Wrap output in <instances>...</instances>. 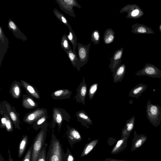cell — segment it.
<instances>
[{
	"instance_id": "cell-8",
	"label": "cell",
	"mask_w": 161,
	"mask_h": 161,
	"mask_svg": "<svg viewBox=\"0 0 161 161\" xmlns=\"http://www.w3.org/2000/svg\"><path fill=\"white\" fill-rule=\"evenodd\" d=\"M120 13L126 12L127 19H137L143 15L144 12L141 8L136 4H127L119 11Z\"/></svg>"
},
{
	"instance_id": "cell-42",
	"label": "cell",
	"mask_w": 161,
	"mask_h": 161,
	"mask_svg": "<svg viewBox=\"0 0 161 161\" xmlns=\"http://www.w3.org/2000/svg\"><path fill=\"white\" fill-rule=\"evenodd\" d=\"M103 161H129L125 160H119L114 158H107L104 160Z\"/></svg>"
},
{
	"instance_id": "cell-41",
	"label": "cell",
	"mask_w": 161,
	"mask_h": 161,
	"mask_svg": "<svg viewBox=\"0 0 161 161\" xmlns=\"http://www.w3.org/2000/svg\"><path fill=\"white\" fill-rule=\"evenodd\" d=\"M2 116V117L1 119V122L0 124V128H4L5 127V124L6 122V114H0Z\"/></svg>"
},
{
	"instance_id": "cell-14",
	"label": "cell",
	"mask_w": 161,
	"mask_h": 161,
	"mask_svg": "<svg viewBox=\"0 0 161 161\" xmlns=\"http://www.w3.org/2000/svg\"><path fill=\"white\" fill-rule=\"evenodd\" d=\"M8 41V38L4 35L3 29L0 26V66L4 56L7 51Z\"/></svg>"
},
{
	"instance_id": "cell-3",
	"label": "cell",
	"mask_w": 161,
	"mask_h": 161,
	"mask_svg": "<svg viewBox=\"0 0 161 161\" xmlns=\"http://www.w3.org/2000/svg\"><path fill=\"white\" fill-rule=\"evenodd\" d=\"M4 114L8 116L11 120L15 128L21 130L20 114L16 111L14 106L12 107L8 102L4 100L0 103V114Z\"/></svg>"
},
{
	"instance_id": "cell-33",
	"label": "cell",
	"mask_w": 161,
	"mask_h": 161,
	"mask_svg": "<svg viewBox=\"0 0 161 161\" xmlns=\"http://www.w3.org/2000/svg\"><path fill=\"white\" fill-rule=\"evenodd\" d=\"M53 12L55 16L58 19L68 26L69 23L66 17L64 14L56 8L53 9Z\"/></svg>"
},
{
	"instance_id": "cell-2",
	"label": "cell",
	"mask_w": 161,
	"mask_h": 161,
	"mask_svg": "<svg viewBox=\"0 0 161 161\" xmlns=\"http://www.w3.org/2000/svg\"><path fill=\"white\" fill-rule=\"evenodd\" d=\"M48 123L42 128L34 138L32 144L31 161H36L39 154L44 146L47 135Z\"/></svg>"
},
{
	"instance_id": "cell-4",
	"label": "cell",
	"mask_w": 161,
	"mask_h": 161,
	"mask_svg": "<svg viewBox=\"0 0 161 161\" xmlns=\"http://www.w3.org/2000/svg\"><path fill=\"white\" fill-rule=\"evenodd\" d=\"M146 112L147 119L154 126L157 127L161 121V107L151 103L149 100L146 106Z\"/></svg>"
},
{
	"instance_id": "cell-44",
	"label": "cell",
	"mask_w": 161,
	"mask_h": 161,
	"mask_svg": "<svg viewBox=\"0 0 161 161\" xmlns=\"http://www.w3.org/2000/svg\"><path fill=\"white\" fill-rule=\"evenodd\" d=\"M159 29L160 33H161V23L159 26Z\"/></svg>"
},
{
	"instance_id": "cell-26",
	"label": "cell",
	"mask_w": 161,
	"mask_h": 161,
	"mask_svg": "<svg viewBox=\"0 0 161 161\" xmlns=\"http://www.w3.org/2000/svg\"><path fill=\"white\" fill-rule=\"evenodd\" d=\"M135 119V117L133 116L126 121L122 130L121 137L130 135L134 128Z\"/></svg>"
},
{
	"instance_id": "cell-20",
	"label": "cell",
	"mask_w": 161,
	"mask_h": 161,
	"mask_svg": "<svg viewBox=\"0 0 161 161\" xmlns=\"http://www.w3.org/2000/svg\"><path fill=\"white\" fill-rule=\"evenodd\" d=\"M130 135L121 137L117 141L116 144L112 148L111 154L118 153L124 150L127 147V141Z\"/></svg>"
},
{
	"instance_id": "cell-12",
	"label": "cell",
	"mask_w": 161,
	"mask_h": 161,
	"mask_svg": "<svg viewBox=\"0 0 161 161\" xmlns=\"http://www.w3.org/2000/svg\"><path fill=\"white\" fill-rule=\"evenodd\" d=\"M123 50V47L116 50L112 56L109 60L110 63L109 65V67L111 69L112 73L118 67L122 62L121 59Z\"/></svg>"
},
{
	"instance_id": "cell-23",
	"label": "cell",
	"mask_w": 161,
	"mask_h": 161,
	"mask_svg": "<svg viewBox=\"0 0 161 161\" xmlns=\"http://www.w3.org/2000/svg\"><path fill=\"white\" fill-rule=\"evenodd\" d=\"M22 105L26 109H31L38 107V104L33 97L28 94H23L22 96Z\"/></svg>"
},
{
	"instance_id": "cell-5",
	"label": "cell",
	"mask_w": 161,
	"mask_h": 161,
	"mask_svg": "<svg viewBox=\"0 0 161 161\" xmlns=\"http://www.w3.org/2000/svg\"><path fill=\"white\" fill-rule=\"evenodd\" d=\"M71 119L70 115L65 109L61 108H54L53 110L51 127L54 128L57 124L58 127V131L59 132L64 121L69 122Z\"/></svg>"
},
{
	"instance_id": "cell-31",
	"label": "cell",
	"mask_w": 161,
	"mask_h": 161,
	"mask_svg": "<svg viewBox=\"0 0 161 161\" xmlns=\"http://www.w3.org/2000/svg\"><path fill=\"white\" fill-rule=\"evenodd\" d=\"M67 27L69 30V33L68 35H67V37L68 40L72 44L74 52L76 54L75 50L77 45V37L69 23Z\"/></svg>"
},
{
	"instance_id": "cell-9",
	"label": "cell",
	"mask_w": 161,
	"mask_h": 161,
	"mask_svg": "<svg viewBox=\"0 0 161 161\" xmlns=\"http://www.w3.org/2000/svg\"><path fill=\"white\" fill-rule=\"evenodd\" d=\"M136 75L161 79V70L152 64L147 63L142 69L136 73Z\"/></svg>"
},
{
	"instance_id": "cell-32",
	"label": "cell",
	"mask_w": 161,
	"mask_h": 161,
	"mask_svg": "<svg viewBox=\"0 0 161 161\" xmlns=\"http://www.w3.org/2000/svg\"><path fill=\"white\" fill-rule=\"evenodd\" d=\"M64 51L67 55L72 65L74 68H75L78 58L76 54L71 49L68 51Z\"/></svg>"
},
{
	"instance_id": "cell-24",
	"label": "cell",
	"mask_w": 161,
	"mask_h": 161,
	"mask_svg": "<svg viewBox=\"0 0 161 161\" xmlns=\"http://www.w3.org/2000/svg\"><path fill=\"white\" fill-rule=\"evenodd\" d=\"M125 65L124 64H120L113 73L114 82H121L125 76Z\"/></svg>"
},
{
	"instance_id": "cell-27",
	"label": "cell",
	"mask_w": 161,
	"mask_h": 161,
	"mask_svg": "<svg viewBox=\"0 0 161 161\" xmlns=\"http://www.w3.org/2000/svg\"><path fill=\"white\" fill-rule=\"evenodd\" d=\"M28 142V137L27 135H23L18 146V156L21 158L25 152Z\"/></svg>"
},
{
	"instance_id": "cell-30",
	"label": "cell",
	"mask_w": 161,
	"mask_h": 161,
	"mask_svg": "<svg viewBox=\"0 0 161 161\" xmlns=\"http://www.w3.org/2000/svg\"><path fill=\"white\" fill-rule=\"evenodd\" d=\"M99 141L98 139L92 140L85 145L80 155L83 157L87 155L95 147Z\"/></svg>"
},
{
	"instance_id": "cell-37",
	"label": "cell",
	"mask_w": 161,
	"mask_h": 161,
	"mask_svg": "<svg viewBox=\"0 0 161 161\" xmlns=\"http://www.w3.org/2000/svg\"><path fill=\"white\" fill-rule=\"evenodd\" d=\"M5 114L6 120L5 128L7 131L12 132L13 130V124L8 116Z\"/></svg>"
},
{
	"instance_id": "cell-28",
	"label": "cell",
	"mask_w": 161,
	"mask_h": 161,
	"mask_svg": "<svg viewBox=\"0 0 161 161\" xmlns=\"http://www.w3.org/2000/svg\"><path fill=\"white\" fill-rule=\"evenodd\" d=\"M48 118L47 113H46L42 116L32 125L33 128L36 130L37 131L40 129H42L47 123V122Z\"/></svg>"
},
{
	"instance_id": "cell-16",
	"label": "cell",
	"mask_w": 161,
	"mask_h": 161,
	"mask_svg": "<svg viewBox=\"0 0 161 161\" xmlns=\"http://www.w3.org/2000/svg\"><path fill=\"white\" fill-rule=\"evenodd\" d=\"M147 139V137L144 135L142 134L140 135H137L136 132L134 131L131 151H134L141 147L146 142Z\"/></svg>"
},
{
	"instance_id": "cell-10",
	"label": "cell",
	"mask_w": 161,
	"mask_h": 161,
	"mask_svg": "<svg viewBox=\"0 0 161 161\" xmlns=\"http://www.w3.org/2000/svg\"><path fill=\"white\" fill-rule=\"evenodd\" d=\"M47 113V109L44 108H38L26 114L23 118V121L30 125L33 124L37 119Z\"/></svg>"
},
{
	"instance_id": "cell-6",
	"label": "cell",
	"mask_w": 161,
	"mask_h": 161,
	"mask_svg": "<svg viewBox=\"0 0 161 161\" xmlns=\"http://www.w3.org/2000/svg\"><path fill=\"white\" fill-rule=\"evenodd\" d=\"M91 44L90 43L85 45L80 43H77L78 58L76 68L79 72L80 68L86 64L88 61Z\"/></svg>"
},
{
	"instance_id": "cell-35",
	"label": "cell",
	"mask_w": 161,
	"mask_h": 161,
	"mask_svg": "<svg viewBox=\"0 0 161 161\" xmlns=\"http://www.w3.org/2000/svg\"><path fill=\"white\" fill-rule=\"evenodd\" d=\"M100 38V32L97 30L93 31L91 34V40L95 44L99 43Z\"/></svg>"
},
{
	"instance_id": "cell-22",
	"label": "cell",
	"mask_w": 161,
	"mask_h": 161,
	"mask_svg": "<svg viewBox=\"0 0 161 161\" xmlns=\"http://www.w3.org/2000/svg\"><path fill=\"white\" fill-rule=\"evenodd\" d=\"M21 86L20 82L16 80H14L12 83L9 92L13 98L19 99L21 97Z\"/></svg>"
},
{
	"instance_id": "cell-39",
	"label": "cell",
	"mask_w": 161,
	"mask_h": 161,
	"mask_svg": "<svg viewBox=\"0 0 161 161\" xmlns=\"http://www.w3.org/2000/svg\"><path fill=\"white\" fill-rule=\"evenodd\" d=\"M75 158L69 149L68 148L64 156L63 161H75Z\"/></svg>"
},
{
	"instance_id": "cell-1",
	"label": "cell",
	"mask_w": 161,
	"mask_h": 161,
	"mask_svg": "<svg viewBox=\"0 0 161 161\" xmlns=\"http://www.w3.org/2000/svg\"><path fill=\"white\" fill-rule=\"evenodd\" d=\"M65 154L59 140L53 133L46 161H63Z\"/></svg>"
},
{
	"instance_id": "cell-34",
	"label": "cell",
	"mask_w": 161,
	"mask_h": 161,
	"mask_svg": "<svg viewBox=\"0 0 161 161\" xmlns=\"http://www.w3.org/2000/svg\"><path fill=\"white\" fill-rule=\"evenodd\" d=\"M60 44L61 47L64 51H68L71 49L69 43L67 35L64 34L62 36Z\"/></svg>"
},
{
	"instance_id": "cell-40",
	"label": "cell",
	"mask_w": 161,
	"mask_h": 161,
	"mask_svg": "<svg viewBox=\"0 0 161 161\" xmlns=\"http://www.w3.org/2000/svg\"><path fill=\"white\" fill-rule=\"evenodd\" d=\"M32 146L31 145L21 161H31Z\"/></svg>"
},
{
	"instance_id": "cell-13",
	"label": "cell",
	"mask_w": 161,
	"mask_h": 161,
	"mask_svg": "<svg viewBox=\"0 0 161 161\" xmlns=\"http://www.w3.org/2000/svg\"><path fill=\"white\" fill-rule=\"evenodd\" d=\"M76 91L77 92L74 98L76 99L77 102L81 103L85 105V98L87 92V86L83 77L82 81L79 85Z\"/></svg>"
},
{
	"instance_id": "cell-19",
	"label": "cell",
	"mask_w": 161,
	"mask_h": 161,
	"mask_svg": "<svg viewBox=\"0 0 161 161\" xmlns=\"http://www.w3.org/2000/svg\"><path fill=\"white\" fill-rule=\"evenodd\" d=\"M75 114L77 121L80 122L83 126L89 129L90 125H92V120L84 111H79L76 112Z\"/></svg>"
},
{
	"instance_id": "cell-15",
	"label": "cell",
	"mask_w": 161,
	"mask_h": 161,
	"mask_svg": "<svg viewBox=\"0 0 161 161\" xmlns=\"http://www.w3.org/2000/svg\"><path fill=\"white\" fill-rule=\"evenodd\" d=\"M20 82L22 86L28 95L36 99H40V96L38 91L33 85L22 80H20Z\"/></svg>"
},
{
	"instance_id": "cell-36",
	"label": "cell",
	"mask_w": 161,
	"mask_h": 161,
	"mask_svg": "<svg viewBox=\"0 0 161 161\" xmlns=\"http://www.w3.org/2000/svg\"><path fill=\"white\" fill-rule=\"evenodd\" d=\"M98 87L97 83H94L91 86L88 91V96L90 99L91 100L93 98L97 90Z\"/></svg>"
},
{
	"instance_id": "cell-17",
	"label": "cell",
	"mask_w": 161,
	"mask_h": 161,
	"mask_svg": "<svg viewBox=\"0 0 161 161\" xmlns=\"http://www.w3.org/2000/svg\"><path fill=\"white\" fill-rule=\"evenodd\" d=\"M8 28L13 32L14 36L17 38L22 40L23 41L26 40L27 38L19 30L16 24L11 19L8 20Z\"/></svg>"
},
{
	"instance_id": "cell-43",
	"label": "cell",
	"mask_w": 161,
	"mask_h": 161,
	"mask_svg": "<svg viewBox=\"0 0 161 161\" xmlns=\"http://www.w3.org/2000/svg\"><path fill=\"white\" fill-rule=\"evenodd\" d=\"M8 161H14L13 159L11 157L10 150H9V147H8Z\"/></svg>"
},
{
	"instance_id": "cell-18",
	"label": "cell",
	"mask_w": 161,
	"mask_h": 161,
	"mask_svg": "<svg viewBox=\"0 0 161 161\" xmlns=\"http://www.w3.org/2000/svg\"><path fill=\"white\" fill-rule=\"evenodd\" d=\"M131 32L136 34H153L154 31L151 28L142 24L136 23L131 26Z\"/></svg>"
},
{
	"instance_id": "cell-25",
	"label": "cell",
	"mask_w": 161,
	"mask_h": 161,
	"mask_svg": "<svg viewBox=\"0 0 161 161\" xmlns=\"http://www.w3.org/2000/svg\"><path fill=\"white\" fill-rule=\"evenodd\" d=\"M147 88V85L143 83H139L130 90L128 97L138 98Z\"/></svg>"
},
{
	"instance_id": "cell-38",
	"label": "cell",
	"mask_w": 161,
	"mask_h": 161,
	"mask_svg": "<svg viewBox=\"0 0 161 161\" xmlns=\"http://www.w3.org/2000/svg\"><path fill=\"white\" fill-rule=\"evenodd\" d=\"M48 145L47 144L44 147L42 151L39 154L36 161H46L47 155L46 147Z\"/></svg>"
},
{
	"instance_id": "cell-29",
	"label": "cell",
	"mask_w": 161,
	"mask_h": 161,
	"mask_svg": "<svg viewBox=\"0 0 161 161\" xmlns=\"http://www.w3.org/2000/svg\"><path fill=\"white\" fill-rule=\"evenodd\" d=\"M115 38L114 31L112 28L106 29L103 36V40L104 44H109L112 43Z\"/></svg>"
},
{
	"instance_id": "cell-11",
	"label": "cell",
	"mask_w": 161,
	"mask_h": 161,
	"mask_svg": "<svg viewBox=\"0 0 161 161\" xmlns=\"http://www.w3.org/2000/svg\"><path fill=\"white\" fill-rule=\"evenodd\" d=\"M67 130L66 132L68 142L71 147L73 145L82 140L80 132L75 129L67 125Z\"/></svg>"
},
{
	"instance_id": "cell-7",
	"label": "cell",
	"mask_w": 161,
	"mask_h": 161,
	"mask_svg": "<svg viewBox=\"0 0 161 161\" xmlns=\"http://www.w3.org/2000/svg\"><path fill=\"white\" fill-rule=\"evenodd\" d=\"M60 8L66 13L75 18V15L73 8H80L81 7L76 0H55Z\"/></svg>"
},
{
	"instance_id": "cell-21",
	"label": "cell",
	"mask_w": 161,
	"mask_h": 161,
	"mask_svg": "<svg viewBox=\"0 0 161 161\" xmlns=\"http://www.w3.org/2000/svg\"><path fill=\"white\" fill-rule=\"evenodd\" d=\"M72 92L68 89H61L56 90L51 94L52 98L55 100L69 99Z\"/></svg>"
}]
</instances>
